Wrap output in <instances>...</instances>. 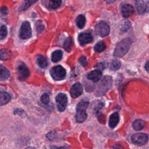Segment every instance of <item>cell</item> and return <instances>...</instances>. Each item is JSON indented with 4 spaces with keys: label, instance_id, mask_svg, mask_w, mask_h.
<instances>
[{
    "label": "cell",
    "instance_id": "6da1fadb",
    "mask_svg": "<svg viewBox=\"0 0 149 149\" xmlns=\"http://www.w3.org/2000/svg\"><path fill=\"white\" fill-rule=\"evenodd\" d=\"M132 40L130 38H125L120 41L116 46L113 55L116 57H123L128 51L132 44Z\"/></svg>",
    "mask_w": 149,
    "mask_h": 149
},
{
    "label": "cell",
    "instance_id": "7a4b0ae2",
    "mask_svg": "<svg viewBox=\"0 0 149 149\" xmlns=\"http://www.w3.org/2000/svg\"><path fill=\"white\" fill-rule=\"evenodd\" d=\"M89 102L86 101H80L76 107V113L75 119L77 122L83 123L87 119L86 109L88 107Z\"/></svg>",
    "mask_w": 149,
    "mask_h": 149
},
{
    "label": "cell",
    "instance_id": "3957f363",
    "mask_svg": "<svg viewBox=\"0 0 149 149\" xmlns=\"http://www.w3.org/2000/svg\"><path fill=\"white\" fill-rule=\"evenodd\" d=\"M112 84V81L111 77L108 76L104 77V78L98 84L95 94L97 96H101L104 95L111 87Z\"/></svg>",
    "mask_w": 149,
    "mask_h": 149
},
{
    "label": "cell",
    "instance_id": "277c9868",
    "mask_svg": "<svg viewBox=\"0 0 149 149\" xmlns=\"http://www.w3.org/2000/svg\"><path fill=\"white\" fill-rule=\"evenodd\" d=\"M51 77L55 80H61L65 79L66 72L64 68L61 65H58L53 67L50 70Z\"/></svg>",
    "mask_w": 149,
    "mask_h": 149
},
{
    "label": "cell",
    "instance_id": "5b68a950",
    "mask_svg": "<svg viewBox=\"0 0 149 149\" xmlns=\"http://www.w3.org/2000/svg\"><path fill=\"white\" fill-rule=\"evenodd\" d=\"M95 30L98 36L101 37H105L109 35L110 28L107 23L101 21L97 24L95 27Z\"/></svg>",
    "mask_w": 149,
    "mask_h": 149
},
{
    "label": "cell",
    "instance_id": "8992f818",
    "mask_svg": "<svg viewBox=\"0 0 149 149\" xmlns=\"http://www.w3.org/2000/svg\"><path fill=\"white\" fill-rule=\"evenodd\" d=\"M32 35V31L30 24L29 22H24L20 27L19 36L21 39L26 40L30 38Z\"/></svg>",
    "mask_w": 149,
    "mask_h": 149
},
{
    "label": "cell",
    "instance_id": "52a82bcc",
    "mask_svg": "<svg viewBox=\"0 0 149 149\" xmlns=\"http://www.w3.org/2000/svg\"><path fill=\"white\" fill-rule=\"evenodd\" d=\"M132 142L137 146H143L145 145L148 140V134L144 133H136L132 136Z\"/></svg>",
    "mask_w": 149,
    "mask_h": 149
},
{
    "label": "cell",
    "instance_id": "ba28073f",
    "mask_svg": "<svg viewBox=\"0 0 149 149\" xmlns=\"http://www.w3.org/2000/svg\"><path fill=\"white\" fill-rule=\"evenodd\" d=\"M55 99L58 111L63 112L65 109L68 104V98L66 95L62 93H59L56 95Z\"/></svg>",
    "mask_w": 149,
    "mask_h": 149
},
{
    "label": "cell",
    "instance_id": "9c48e42d",
    "mask_svg": "<svg viewBox=\"0 0 149 149\" xmlns=\"http://www.w3.org/2000/svg\"><path fill=\"white\" fill-rule=\"evenodd\" d=\"M17 73L19 80H25L30 76V70L27 66L20 62L17 67Z\"/></svg>",
    "mask_w": 149,
    "mask_h": 149
},
{
    "label": "cell",
    "instance_id": "30bf717a",
    "mask_svg": "<svg viewBox=\"0 0 149 149\" xmlns=\"http://www.w3.org/2000/svg\"><path fill=\"white\" fill-rule=\"evenodd\" d=\"M78 41L81 46H84L91 42L93 41V37L90 33H81L78 36Z\"/></svg>",
    "mask_w": 149,
    "mask_h": 149
},
{
    "label": "cell",
    "instance_id": "8fae6325",
    "mask_svg": "<svg viewBox=\"0 0 149 149\" xmlns=\"http://www.w3.org/2000/svg\"><path fill=\"white\" fill-rule=\"evenodd\" d=\"M83 88L81 84L79 82L75 83L71 87L70 90V95L72 98H76L82 94Z\"/></svg>",
    "mask_w": 149,
    "mask_h": 149
},
{
    "label": "cell",
    "instance_id": "7c38bea8",
    "mask_svg": "<svg viewBox=\"0 0 149 149\" xmlns=\"http://www.w3.org/2000/svg\"><path fill=\"white\" fill-rule=\"evenodd\" d=\"M121 12L123 17L127 18L133 15L134 13V8L132 5L126 3L122 6Z\"/></svg>",
    "mask_w": 149,
    "mask_h": 149
},
{
    "label": "cell",
    "instance_id": "4fadbf2b",
    "mask_svg": "<svg viewBox=\"0 0 149 149\" xmlns=\"http://www.w3.org/2000/svg\"><path fill=\"white\" fill-rule=\"evenodd\" d=\"M102 76V72L100 70H94L88 73L87 75V78L94 82L98 81Z\"/></svg>",
    "mask_w": 149,
    "mask_h": 149
},
{
    "label": "cell",
    "instance_id": "5bb4252c",
    "mask_svg": "<svg viewBox=\"0 0 149 149\" xmlns=\"http://www.w3.org/2000/svg\"><path fill=\"white\" fill-rule=\"evenodd\" d=\"M119 121V115L118 112L113 113L111 115L109 119V126L111 128L115 127Z\"/></svg>",
    "mask_w": 149,
    "mask_h": 149
},
{
    "label": "cell",
    "instance_id": "9a60e30c",
    "mask_svg": "<svg viewBox=\"0 0 149 149\" xmlns=\"http://www.w3.org/2000/svg\"><path fill=\"white\" fill-rule=\"evenodd\" d=\"M135 5L139 14H143L146 11V3L143 0H136Z\"/></svg>",
    "mask_w": 149,
    "mask_h": 149
},
{
    "label": "cell",
    "instance_id": "2e32d148",
    "mask_svg": "<svg viewBox=\"0 0 149 149\" xmlns=\"http://www.w3.org/2000/svg\"><path fill=\"white\" fill-rule=\"evenodd\" d=\"M12 55V52L6 48H2L0 49V60L6 61L11 58Z\"/></svg>",
    "mask_w": 149,
    "mask_h": 149
},
{
    "label": "cell",
    "instance_id": "e0dca14e",
    "mask_svg": "<svg viewBox=\"0 0 149 149\" xmlns=\"http://www.w3.org/2000/svg\"><path fill=\"white\" fill-rule=\"evenodd\" d=\"M10 76V72L5 66L0 64V80L3 81Z\"/></svg>",
    "mask_w": 149,
    "mask_h": 149
},
{
    "label": "cell",
    "instance_id": "ac0fdd59",
    "mask_svg": "<svg viewBox=\"0 0 149 149\" xmlns=\"http://www.w3.org/2000/svg\"><path fill=\"white\" fill-rule=\"evenodd\" d=\"M10 100V95L5 91H0V105H3L8 103Z\"/></svg>",
    "mask_w": 149,
    "mask_h": 149
},
{
    "label": "cell",
    "instance_id": "d6986e66",
    "mask_svg": "<svg viewBox=\"0 0 149 149\" xmlns=\"http://www.w3.org/2000/svg\"><path fill=\"white\" fill-rule=\"evenodd\" d=\"M63 56V52L61 50L58 49L54 51L51 55V60L53 62H58L60 61Z\"/></svg>",
    "mask_w": 149,
    "mask_h": 149
},
{
    "label": "cell",
    "instance_id": "ffe728a7",
    "mask_svg": "<svg viewBox=\"0 0 149 149\" xmlns=\"http://www.w3.org/2000/svg\"><path fill=\"white\" fill-rule=\"evenodd\" d=\"M145 124L144 120L141 119H137L133 122L132 126L135 130H141L144 127Z\"/></svg>",
    "mask_w": 149,
    "mask_h": 149
},
{
    "label": "cell",
    "instance_id": "44dd1931",
    "mask_svg": "<svg viewBox=\"0 0 149 149\" xmlns=\"http://www.w3.org/2000/svg\"><path fill=\"white\" fill-rule=\"evenodd\" d=\"M38 0H25L24 2H23V3L22 5H20L19 8V10H25L29 8H30L33 4L35 3Z\"/></svg>",
    "mask_w": 149,
    "mask_h": 149
},
{
    "label": "cell",
    "instance_id": "7402d4cb",
    "mask_svg": "<svg viewBox=\"0 0 149 149\" xmlns=\"http://www.w3.org/2000/svg\"><path fill=\"white\" fill-rule=\"evenodd\" d=\"M76 25L79 29H83L86 24V17L83 15H79L76 17Z\"/></svg>",
    "mask_w": 149,
    "mask_h": 149
},
{
    "label": "cell",
    "instance_id": "603a6c76",
    "mask_svg": "<svg viewBox=\"0 0 149 149\" xmlns=\"http://www.w3.org/2000/svg\"><path fill=\"white\" fill-rule=\"evenodd\" d=\"M37 63L41 68H45L48 66L47 60L42 55L38 56L37 58Z\"/></svg>",
    "mask_w": 149,
    "mask_h": 149
},
{
    "label": "cell",
    "instance_id": "cb8c5ba5",
    "mask_svg": "<svg viewBox=\"0 0 149 149\" xmlns=\"http://www.w3.org/2000/svg\"><path fill=\"white\" fill-rule=\"evenodd\" d=\"M73 41L71 37H68L63 44V48L67 52H70L72 50Z\"/></svg>",
    "mask_w": 149,
    "mask_h": 149
},
{
    "label": "cell",
    "instance_id": "d4e9b609",
    "mask_svg": "<svg viewBox=\"0 0 149 149\" xmlns=\"http://www.w3.org/2000/svg\"><path fill=\"white\" fill-rule=\"evenodd\" d=\"M62 0H49V7L52 9H55L59 8L61 4Z\"/></svg>",
    "mask_w": 149,
    "mask_h": 149
},
{
    "label": "cell",
    "instance_id": "484cf974",
    "mask_svg": "<svg viewBox=\"0 0 149 149\" xmlns=\"http://www.w3.org/2000/svg\"><path fill=\"white\" fill-rule=\"evenodd\" d=\"M105 48V44L103 41H99L94 46V50L97 52H102Z\"/></svg>",
    "mask_w": 149,
    "mask_h": 149
},
{
    "label": "cell",
    "instance_id": "4316f807",
    "mask_svg": "<svg viewBox=\"0 0 149 149\" xmlns=\"http://www.w3.org/2000/svg\"><path fill=\"white\" fill-rule=\"evenodd\" d=\"M8 34L7 29L6 26L2 25L0 27V40H2L5 38Z\"/></svg>",
    "mask_w": 149,
    "mask_h": 149
},
{
    "label": "cell",
    "instance_id": "83f0119b",
    "mask_svg": "<svg viewBox=\"0 0 149 149\" xmlns=\"http://www.w3.org/2000/svg\"><path fill=\"white\" fill-rule=\"evenodd\" d=\"M120 62L118 60H114L112 61L111 65V68L112 70H118L120 67Z\"/></svg>",
    "mask_w": 149,
    "mask_h": 149
},
{
    "label": "cell",
    "instance_id": "f1b7e54d",
    "mask_svg": "<svg viewBox=\"0 0 149 149\" xmlns=\"http://www.w3.org/2000/svg\"><path fill=\"white\" fill-rule=\"evenodd\" d=\"M41 101L44 104H48L49 101V97L47 94H43L41 97Z\"/></svg>",
    "mask_w": 149,
    "mask_h": 149
},
{
    "label": "cell",
    "instance_id": "f546056e",
    "mask_svg": "<svg viewBox=\"0 0 149 149\" xmlns=\"http://www.w3.org/2000/svg\"><path fill=\"white\" fill-rule=\"evenodd\" d=\"M36 28H37V32L38 33H40L44 29V26L41 21H39V22H38V23L36 25Z\"/></svg>",
    "mask_w": 149,
    "mask_h": 149
},
{
    "label": "cell",
    "instance_id": "4dcf8cb0",
    "mask_svg": "<svg viewBox=\"0 0 149 149\" xmlns=\"http://www.w3.org/2000/svg\"><path fill=\"white\" fill-rule=\"evenodd\" d=\"M79 63L83 66H85L87 65V58L84 56H81L79 59Z\"/></svg>",
    "mask_w": 149,
    "mask_h": 149
},
{
    "label": "cell",
    "instance_id": "1f68e13d",
    "mask_svg": "<svg viewBox=\"0 0 149 149\" xmlns=\"http://www.w3.org/2000/svg\"><path fill=\"white\" fill-rule=\"evenodd\" d=\"M131 27V24L129 22H126L124 23L123 27H122V30L123 31H127L130 27Z\"/></svg>",
    "mask_w": 149,
    "mask_h": 149
},
{
    "label": "cell",
    "instance_id": "d6a6232c",
    "mask_svg": "<svg viewBox=\"0 0 149 149\" xmlns=\"http://www.w3.org/2000/svg\"><path fill=\"white\" fill-rule=\"evenodd\" d=\"M1 12L2 15H6L8 14V8L6 7V6H2L1 8Z\"/></svg>",
    "mask_w": 149,
    "mask_h": 149
},
{
    "label": "cell",
    "instance_id": "836d02e7",
    "mask_svg": "<svg viewBox=\"0 0 149 149\" xmlns=\"http://www.w3.org/2000/svg\"><path fill=\"white\" fill-rule=\"evenodd\" d=\"M15 114H16V115H21V114L20 113H22V114H23L24 113V111L23 110H22V109H19V108H17V109H16L15 111H14V112H13Z\"/></svg>",
    "mask_w": 149,
    "mask_h": 149
},
{
    "label": "cell",
    "instance_id": "e575fe53",
    "mask_svg": "<svg viewBox=\"0 0 149 149\" xmlns=\"http://www.w3.org/2000/svg\"><path fill=\"white\" fill-rule=\"evenodd\" d=\"M145 69L149 73V60L145 65Z\"/></svg>",
    "mask_w": 149,
    "mask_h": 149
},
{
    "label": "cell",
    "instance_id": "d590c367",
    "mask_svg": "<svg viewBox=\"0 0 149 149\" xmlns=\"http://www.w3.org/2000/svg\"><path fill=\"white\" fill-rule=\"evenodd\" d=\"M146 11L149 12V1L147 2L146 4Z\"/></svg>",
    "mask_w": 149,
    "mask_h": 149
},
{
    "label": "cell",
    "instance_id": "8d00e7d4",
    "mask_svg": "<svg viewBox=\"0 0 149 149\" xmlns=\"http://www.w3.org/2000/svg\"><path fill=\"white\" fill-rule=\"evenodd\" d=\"M106 2H107V3H112V2H113L115 0H104Z\"/></svg>",
    "mask_w": 149,
    "mask_h": 149
}]
</instances>
